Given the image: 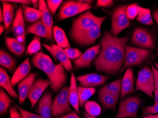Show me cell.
Listing matches in <instances>:
<instances>
[{
  "label": "cell",
  "instance_id": "6da1fadb",
  "mask_svg": "<svg viewBox=\"0 0 158 118\" xmlns=\"http://www.w3.org/2000/svg\"><path fill=\"white\" fill-rule=\"evenodd\" d=\"M128 41V36L118 38L105 31L100 40V52L93 62L96 71L107 75H118L125 63Z\"/></svg>",
  "mask_w": 158,
  "mask_h": 118
},
{
  "label": "cell",
  "instance_id": "7a4b0ae2",
  "mask_svg": "<svg viewBox=\"0 0 158 118\" xmlns=\"http://www.w3.org/2000/svg\"><path fill=\"white\" fill-rule=\"evenodd\" d=\"M31 63L35 68L44 72L50 82V88L55 92H59L67 82V76L62 63L55 64L51 58L42 51L34 55Z\"/></svg>",
  "mask_w": 158,
  "mask_h": 118
},
{
  "label": "cell",
  "instance_id": "3957f363",
  "mask_svg": "<svg viewBox=\"0 0 158 118\" xmlns=\"http://www.w3.org/2000/svg\"><path fill=\"white\" fill-rule=\"evenodd\" d=\"M100 17L95 15L89 10L85 11L73 19L70 31V36L73 41L80 38L99 20Z\"/></svg>",
  "mask_w": 158,
  "mask_h": 118
},
{
  "label": "cell",
  "instance_id": "277c9868",
  "mask_svg": "<svg viewBox=\"0 0 158 118\" xmlns=\"http://www.w3.org/2000/svg\"><path fill=\"white\" fill-rule=\"evenodd\" d=\"M152 55L150 49L133 47L127 45L125 63L121 72L128 68L142 64L148 61Z\"/></svg>",
  "mask_w": 158,
  "mask_h": 118
},
{
  "label": "cell",
  "instance_id": "5b68a950",
  "mask_svg": "<svg viewBox=\"0 0 158 118\" xmlns=\"http://www.w3.org/2000/svg\"><path fill=\"white\" fill-rule=\"evenodd\" d=\"M69 90L70 87L64 86L53 100L51 111L53 118H60L72 112L69 102Z\"/></svg>",
  "mask_w": 158,
  "mask_h": 118
},
{
  "label": "cell",
  "instance_id": "8992f818",
  "mask_svg": "<svg viewBox=\"0 0 158 118\" xmlns=\"http://www.w3.org/2000/svg\"><path fill=\"white\" fill-rule=\"evenodd\" d=\"M155 88V79L152 69L145 66L138 72L136 81V91H142L153 98Z\"/></svg>",
  "mask_w": 158,
  "mask_h": 118
},
{
  "label": "cell",
  "instance_id": "52a82bcc",
  "mask_svg": "<svg viewBox=\"0 0 158 118\" xmlns=\"http://www.w3.org/2000/svg\"><path fill=\"white\" fill-rule=\"evenodd\" d=\"M142 99L138 96H129L119 102L118 113L115 118H137V112Z\"/></svg>",
  "mask_w": 158,
  "mask_h": 118
},
{
  "label": "cell",
  "instance_id": "ba28073f",
  "mask_svg": "<svg viewBox=\"0 0 158 118\" xmlns=\"http://www.w3.org/2000/svg\"><path fill=\"white\" fill-rule=\"evenodd\" d=\"M91 8L92 6L89 3H82L78 1H66L61 6L57 19L59 21L64 20Z\"/></svg>",
  "mask_w": 158,
  "mask_h": 118
},
{
  "label": "cell",
  "instance_id": "9c48e42d",
  "mask_svg": "<svg viewBox=\"0 0 158 118\" xmlns=\"http://www.w3.org/2000/svg\"><path fill=\"white\" fill-rule=\"evenodd\" d=\"M127 6V5L119 6L116 9L113 14L110 33L115 37H118L124 29L130 26V20L126 14Z\"/></svg>",
  "mask_w": 158,
  "mask_h": 118
},
{
  "label": "cell",
  "instance_id": "30bf717a",
  "mask_svg": "<svg viewBox=\"0 0 158 118\" xmlns=\"http://www.w3.org/2000/svg\"><path fill=\"white\" fill-rule=\"evenodd\" d=\"M106 19L105 17H100L99 20L91 28L74 41V42L79 46L83 47L90 46L95 43L96 40L102 35L101 27Z\"/></svg>",
  "mask_w": 158,
  "mask_h": 118
},
{
  "label": "cell",
  "instance_id": "8fae6325",
  "mask_svg": "<svg viewBox=\"0 0 158 118\" xmlns=\"http://www.w3.org/2000/svg\"><path fill=\"white\" fill-rule=\"evenodd\" d=\"M131 42L140 48L153 49L155 48L154 39L148 31L142 27H137L134 31Z\"/></svg>",
  "mask_w": 158,
  "mask_h": 118
},
{
  "label": "cell",
  "instance_id": "7c38bea8",
  "mask_svg": "<svg viewBox=\"0 0 158 118\" xmlns=\"http://www.w3.org/2000/svg\"><path fill=\"white\" fill-rule=\"evenodd\" d=\"M50 86V82L48 79H44L40 77L36 78L27 96L32 109L35 107L46 89Z\"/></svg>",
  "mask_w": 158,
  "mask_h": 118
},
{
  "label": "cell",
  "instance_id": "4fadbf2b",
  "mask_svg": "<svg viewBox=\"0 0 158 118\" xmlns=\"http://www.w3.org/2000/svg\"><path fill=\"white\" fill-rule=\"evenodd\" d=\"M43 46L52 55V56L56 61L58 60L60 63L63 64L66 71L71 72L73 71L72 64L67 57L64 48L57 45L52 43L50 45L43 43Z\"/></svg>",
  "mask_w": 158,
  "mask_h": 118
},
{
  "label": "cell",
  "instance_id": "5bb4252c",
  "mask_svg": "<svg viewBox=\"0 0 158 118\" xmlns=\"http://www.w3.org/2000/svg\"><path fill=\"white\" fill-rule=\"evenodd\" d=\"M100 50V43L87 50L79 58L74 60L73 63L76 70L89 68L92 61L99 54Z\"/></svg>",
  "mask_w": 158,
  "mask_h": 118
},
{
  "label": "cell",
  "instance_id": "9a60e30c",
  "mask_svg": "<svg viewBox=\"0 0 158 118\" xmlns=\"http://www.w3.org/2000/svg\"><path fill=\"white\" fill-rule=\"evenodd\" d=\"M110 78V77L91 73L78 76L76 78V80L80 82L81 87H93L103 86Z\"/></svg>",
  "mask_w": 158,
  "mask_h": 118
},
{
  "label": "cell",
  "instance_id": "2e32d148",
  "mask_svg": "<svg viewBox=\"0 0 158 118\" xmlns=\"http://www.w3.org/2000/svg\"><path fill=\"white\" fill-rule=\"evenodd\" d=\"M38 73L31 72L18 84L19 92V104L20 105H23L26 99L27 98L31 88L34 82Z\"/></svg>",
  "mask_w": 158,
  "mask_h": 118
},
{
  "label": "cell",
  "instance_id": "e0dca14e",
  "mask_svg": "<svg viewBox=\"0 0 158 118\" xmlns=\"http://www.w3.org/2000/svg\"><path fill=\"white\" fill-rule=\"evenodd\" d=\"M134 71L132 68L127 69L122 80L120 99L123 100L127 95L135 92Z\"/></svg>",
  "mask_w": 158,
  "mask_h": 118
},
{
  "label": "cell",
  "instance_id": "ac0fdd59",
  "mask_svg": "<svg viewBox=\"0 0 158 118\" xmlns=\"http://www.w3.org/2000/svg\"><path fill=\"white\" fill-rule=\"evenodd\" d=\"M11 32L16 36V39L22 38L26 39L24 19L22 6H19L16 11L15 16L12 23Z\"/></svg>",
  "mask_w": 158,
  "mask_h": 118
},
{
  "label": "cell",
  "instance_id": "d6986e66",
  "mask_svg": "<svg viewBox=\"0 0 158 118\" xmlns=\"http://www.w3.org/2000/svg\"><path fill=\"white\" fill-rule=\"evenodd\" d=\"M52 94L47 91L39 101L37 112L41 118H51L52 105Z\"/></svg>",
  "mask_w": 158,
  "mask_h": 118
},
{
  "label": "cell",
  "instance_id": "ffe728a7",
  "mask_svg": "<svg viewBox=\"0 0 158 118\" xmlns=\"http://www.w3.org/2000/svg\"><path fill=\"white\" fill-rule=\"evenodd\" d=\"M1 2L2 3L3 8V20L6 28V33H9L12 27L14 12L17 6L16 3L8 2L5 0H1Z\"/></svg>",
  "mask_w": 158,
  "mask_h": 118
},
{
  "label": "cell",
  "instance_id": "44dd1931",
  "mask_svg": "<svg viewBox=\"0 0 158 118\" xmlns=\"http://www.w3.org/2000/svg\"><path fill=\"white\" fill-rule=\"evenodd\" d=\"M39 9L43 13L41 19L47 28V31L49 38V40L53 41L54 36H53V28L54 20L52 18L51 13L48 10L46 1L44 0L39 1Z\"/></svg>",
  "mask_w": 158,
  "mask_h": 118
},
{
  "label": "cell",
  "instance_id": "7402d4cb",
  "mask_svg": "<svg viewBox=\"0 0 158 118\" xmlns=\"http://www.w3.org/2000/svg\"><path fill=\"white\" fill-rule=\"evenodd\" d=\"M31 69L30 58H27L17 68L11 78V84L14 87L21 80L26 78L30 74Z\"/></svg>",
  "mask_w": 158,
  "mask_h": 118
},
{
  "label": "cell",
  "instance_id": "603a6c76",
  "mask_svg": "<svg viewBox=\"0 0 158 118\" xmlns=\"http://www.w3.org/2000/svg\"><path fill=\"white\" fill-rule=\"evenodd\" d=\"M98 99L104 110H112L114 111H116L118 97L110 93L99 90Z\"/></svg>",
  "mask_w": 158,
  "mask_h": 118
},
{
  "label": "cell",
  "instance_id": "cb8c5ba5",
  "mask_svg": "<svg viewBox=\"0 0 158 118\" xmlns=\"http://www.w3.org/2000/svg\"><path fill=\"white\" fill-rule=\"evenodd\" d=\"M69 90V102L70 104L74 108L75 111L80 114V104L78 87L76 82V78L73 73H72L70 79Z\"/></svg>",
  "mask_w": 158,
  "mask_h": 118
},
{
  "label": "cell",
  "instance_id": "d4e9b609",
  "mask_svg": "<svg viewBox=\"0 0 158 118\" xmlns=\"http://www.w3.org/2000/svg\"><path fill=\"white\" fill-rule=\"evenodd\" d=\"M0 86L7 92L10 97L19 99V95L13 89L11 84V79L4 68H0Z\"/></svg>",
  "mask_w": 158,
  "mask_h": 118
},
{
  "label": "cell",
  "instance_id": "484cf974",
  "mask_svg": "<svg viewBox=\"0 0 158 118\" xmlns=\"http://www.w3.org/2000/svg\"><path fill=\"white\" fill-rule=\"evenodd\" d=\"M28 34H32L49 40L47 28L43 22L41 18L27 27L26 31V36Z\"/></svg>",
  "mask_w": 158,
  "mask_h": 118
},
{
  "label": "cell",
  "instance_id": "4316f807",
  "mask_svg": "<svg viewBox=\"0 0 158 118\" xmlns=\"http://www.w3.org/2000/svg\"><path fill=\"white\" fill-rule=\"evenodd\" d=\"M0 64L11 73H14L17 69L16 59L4 50L0 51Z\"/></svg>",
  "mask_w": 158,
  "mask_h": 118
},
{
  "label": "cell",
  "instance_id": "83f0119b",
  "mask_svg": "<svg viewBox=\"0 0 158 118\" xmlns=\"http://www.w3.org/2000/svg\"><path fill=\"white\" fill-rule=\"evenodd\" d=\"M24 19L29 23L35 22L42 17L43 13L39 9L32 8L27 5L22 6Z\"/></svg>",
  "mask_w": 158,
  "mask_h": 118
},
{
  "label": "cell",
  "instance_id": "f1b7e54d",
  "mask_svg": "<svg viewBox=\"0 0 158 118\" xmlns=\"http://www.w3.org/2000/svg\"><path fill=\"white\" fill-rule=\"evenodd\" d=\"M5 41L7 48L12 54L17 56L23 55L26 50L25 45L19 42L16 39L6 36Z\"/></svg>",
  "mask_w": 158,
  "mask_h": 118
},
{
  "label": "cell",
  "instance_id": "f546056e",
  "mask_svg": "<svg viewBox=\"0 0 158 118\" xmlns=\"http://www.w3.org/2000/svg\"><path fill=\"white\" fill-rule=\"evenodd\" d=\"M53 36L57 45L61 47L70 48L71 44L67 39L65 32L61 27L54 26L53 28Z\"/></svg>",
  "mask_w": 158,
  "mask_h": 118
},
{
  "label": "cell",
  "instance_id": "4dcf8cb0",
  "mask_svg": "<svg viewBox=\"0 0 158 118\" xmlns=\"http://www.w3.org/2000/svg\"><path fill=\"white\" fill-rule=\"evenodd\" d=\"M78 95H79V104L81 108L84 106V103L88 101L92 96L96 93V90L94 87H78Z\"/></svg>",
  "mask_w": 158,
  "mask_h": 118
},
{
  "label": "cell",
  "instance_id": "1f68e13d",
  "mask_svg": "<svg viewBox=\"0 0 158 118\" xmlns=\"http://www.w3.org/2000/svg\"><path fill=\"white\" fill-rule=\"evenodd\" d=\"M139 12L136 19L143 24L145 25H152L154 24V21L152 19L150 9L141 6H138Z\"/></svg>",
  "mask_w": 158,
  "mask_h": 118
},
{
  "label": "cell",
  "instance_id": "d6a6232c",
  "mask_svg": "<svg viewBox=\"0 0 158 118\" xmlns=\"http://www.w3.org/2000/svg\"><path fill=\"white\" fill-rule=\"evenodd\" d=\"M12 100L6 94L3 88L0 89V114L6 115L8 114L9 109L12 103Z\"/></svg>",
  "mask_w": 158,
  "mask_h": 118
},
{
  "label": "cell",
  "instance_id": "836d02e7",
  "mask_svg": "<svg viewBox=\"0 0 158 118\" xmlns=\"http://www.w3.org/2000/svg\"><path fill=\"white\" fill-rule=\"evenodd\" d=\"M122 79L119 78L113 82L102 87L100 90L110 93L119 98L121 92V83Z\"/></svg>",
  "mask_w": 158,
  "mask_h": 118
},
{
  "label": "cell",
  "instance_id": "e575fe53",
  "mask_svg": "<svg viewBox=\"0 0 158 118\" xmlns=\"http://www.w3.org/2000/svg\"><path fill=\"white\" fill-rule=\"evenodd\" d=\"M83 106L86 112L91 116L97 117L102 113V108L100 105L95 101H86Z\"/></svg>",
  "mask_w": 158,
  "mask_h": 118
},
{
  "label": "cell",
  "instance_id": "d590c367",
  "mask_svg": "<svg viewBox=\"0 0 158 118\" xmlns=\"http://www.w3.org/2000/svg\"><path fill=\"white\" fill-rule=\"evenodd\" d=\"M41 49L40 37L35 35L26 51V55H31L40 52Z\"/></svg>",
  "mask_w": 158,
  "mask_h": 118
},
{
  "label": "cell",
  "instance_id": "8d00e7d4",
  "mask_svg": "<svg viewBox=\"0 0 158 118\" xmlns=\"http://www.w3.org/2000/svg\"><path fill=\"white\" fill-rule=\"evenodd\" d=\"M139 5L136 4H133L128 6L126 10V14L129 20H134L138 16L139 12Z\"/></svg>",
  "mask_w": 158,
  "mask_h": 118
},
{
  "label": "cell",
  "instance_id": "74e56055",
  "mask_svg": "<svg viewBox=\"0 0 158 118\" xmlns=\"http://www.w3.org/2000/svg\"><path fill=\"white\" fill-rule=\"evenodd\" d=\"M63 2L62 0H47L46 4L49 12L52 15H55L57 10Z\"/></svg>",
  "mask_w": 158,
  "mask_h": 118
},
{
  "label": "cell",
  "instance_id": "f35d334b",
  "mask_svg": "<svg viewBox=\"0 0 158 118\" xmlns=\"http://www.w3.org/2000/svg\"><path fill=\"white\" fill-rule=\"evenodd\" d=\"M64 51L68 58L72 60H76L79 58L82 54L81 51L77 48H67L64 49Z\"/></svg>",
  "mask_w": 158,
  "mask_h": 118
},
{
  "label": "cell",
  "instance_id": "ab89813d",
  "mask_svg": "<svg viewBox=\"0 0 158 118\" xmlns=\"http://www.w3.org/2000/svg\"><path fill=\"white\" fill-rule=\"evenodd\" d=\"M158 113V103L154 105L145 106L143 108L142 116H145L150 114H156Z\"/></svg>",
  "mask_w": 158,
  "mask_h": 118
},
{
  "label": "cell",
  "instance_id": "60d3db41",
  "mask_svg": "<svg viewBox=\"0 0 158 118\" xmlns=\"http://www.w3.org/2000/svg\"><path fill=\"white\" fill-rule=\"evenodd\" d=\"M15 105L20 112L22 118H41L40 116L38 114H35V113L27 111L19 107L17 104H15Z\"/></svg>",
  "mask_w": 158,
  "mask_h": 118
},
{
  "label": "cell",
  "instance_id": "b9f144b4",
  "mask_svg": "<svg viewBox=\"0 0 158 118\" xmlns=\"http://www.w3.org/2000/svg\"><path fill=\"white\" fill-rule=\"evenodd\" d=\"M154 79H155V88L154 91V104L158 103V71L154 66L152 67Z\"/></svg>",
  "mask_w": 158,
  "mask_h": 118
},
{
  "label": "cell",
  "instance_id": "7bdbcfd3",
  "mask_svg": "<svg viewBox=\"0 0 158 118\" xmlns=\"http://www.w3.org/2000/svg\"><path fill=\"white\" fill-rule=\"evenodd\" d=\"M114 1L112 0H98L97 1L96 6L98 7H109L113 6Z\"/></svg>",
  "mask_w": 158,
  "mask_h": 118
},
{
  "label": "cell",
  "instance_id": "ee69618b",
  "mask_svg": "<svg viewBox=\"0 0 158 118\" xmlns=\"http://www.w3.org/2000/svg\"><path fill=\"white\" fill-rule=\"evenodd\" d=\"M9 112L10 118H22L20 112L19 111L15 105L10 107Z\"/></svg>",
  "mask_w": 158,
  "mask_h": 118
},
{
  "label": "cell",
  "instance_id": "f6af8a7d",
  "mask_svg": "<svg viewBox=\"0 0 158 118\" xmlns=\"http://www.w3.org/2000/svg\"><path fill=\"white\" fill-rule=\"evenodd\" d=\"M8 2H12V3H21V4H25V5H31V1L28 0H5Z\"/></svg>",
  "mask_w": 158,
  "mask_h": 118
},
{
  "label": "cell",
  "instance_id": "bcb514c9",
  "mask_svg": "<svg viewBox=\"0 0 158 118\" xmlns=\"http://www.w3.org/2000/svg\"><path fill=\"white\" fill-rule=\"evenodd\" d=\"M78 114L76 111L72 112L59 118H80Z\"/></svg>",
  "mask_w": 158,
  "mask_h": 118
},
{
  "label": "cell",
  "instance_id": "7dc6e473",
  "mask_svg": "<svg viewBox=\"0 0 158 118\" xmlns=\"http://www.w3.org/2000/svg\"><path fill=\"white\" fill-rule=\"evenodd\" d=\"M153 17L158 26V9L156 10L153 13Z\"/></svg>",
  "mask_w": 158,
  "mask_h": 118
},
{
  "label": "cell",
  "instance_id": "c3c4849f",
  "mask_svg": "<svg viewBox=\"0 0 158 118\" xmlns=\"http://www.w3.org/2000/svg\"><path fill=\"white\" fill-rule=\"evenodd\" d=\"M31 1L32 4L33 5L34 7V8L37 9L39 6V1H37V0H32Z\"/></svg>",
  "mask_w": 158,
  "mask_h": 118
},
{
  "label": "cell",
  "instance_id": "681fc988",
  "mask_svg": "<svg viewBox=\"0 0 158 118\" xmlns=\"http://www.w3.org/2000/svg\"><path fill=\"white\" fill-rule=\"evenodd\" d=\"M0 22H1V23H4L3 10H2L1 7L0 8Z\"/></svg>",
  "mask_w": 158,
  "mask_h": 118
},
{
  "label": "cell",
  "instance_id": "f907efd6",
  "mask_svg": "<svg viewBox=\"0 0 158 118\" xmlns=\"http://www.w3.org/2000/svg\"><path fill=\"white\" fill-rule=\"evenodd\" d=\"M142 118H158V114H150Z\"/></svg>",
  "mask_w": 158,
  "mask_h": 118
},
{
  "label": "cell",
  "instance_id": "816d5d0a",
  "mask_svg": "<svg viewBox=\"0 0 158 118\" xmlns=\"http://www.w3.org/2000/svg\"><path fill=\"white\" fill-rule=\"evenodd\" d=\"M83 116H84V118H98L96 117H94V116H91V115L88 114L86 112H83Z\"/></svg>",
  "mask_w": 158,
  "mask_h": 118
},
{
  "label": "cell",
  "instance_id": "f5cc1de1",
  "mask_svg": "<svg viewBox=\"0 0 158 118\" xmlns=\"http://www.w3.org/2000/svg\"><path fill=\"white\" fill-rule=\"evenodd\" d=\"M5 30H6L5 25H0V34H2V33L4 32Z\"/></svg>",
  "mask_w": 158,
  "mask_h": 118
},
{
  "label": "cell",
  "instance_id": "db71d44e",
  "mask_svg": "<svg viewBox=\"0 0 158 118\" xmlns=\"http://www.w3.org/2000/svg\"><path fill=\"white\" fill-rule=\"evenodd\" d=\"M78 2H82V3H89V4H92V2L93 1H89V0H78Z\"/></svg>",
  "mask_w": 158,
  "mask_h": 118
},
{
  "label": "cell",
  "instance_id": "11a10c76",
  "mask_svg": "<svg viewBox=\"0 0 158 118\" xmlns=\"http://www.w3.org/2000/svg\"><path fill=\"white\" fill-rule=\"evenodd\" d=\"M155 66L156 67V69H157L158 71V63H155Z\"/></svg>",
  "mask_w": 158,
  "mask_h": 118
},
{
  "label": "cell",
  "instance_id": "9f6ffc18",
  "mask_svg": "<svg viewBox=\"0 0 158 118\" xmlns=\"http://www.w3.org/2000/svg\"><path fill=\"white\" fill-rule=\"evenodd\" d=\"M157 55H158V50H157Z\"/></svg>",
  "mask_w": 158,
  "mask_h": 118
}]
</instances>
